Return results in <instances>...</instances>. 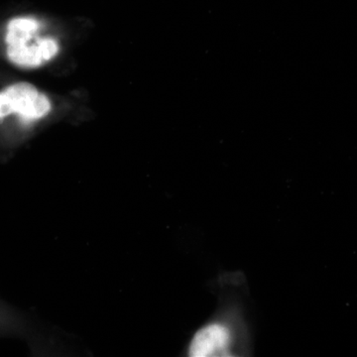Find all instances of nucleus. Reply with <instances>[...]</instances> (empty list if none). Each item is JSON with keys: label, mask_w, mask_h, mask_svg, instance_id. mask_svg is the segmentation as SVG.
<instances>
[{"label": "nucleus", "mask_w": 357, "mask_h": 357, "mask_svg": "<svg viewBox=\"0 0 357 357\" xmlns=\"http://www.w3.org/2000/svg\"><path fill=\"white\" fill-rule=\"evenodd\" d=\"M50 110V100L31 84H14L0 93V119L17 112L25 119H38Z\"/></svg>", "instance_id": "f257e3e1"}, {"label": "nucleus", "mask_w": 357, "mask_h": 357, "mask_svg": "<svg viewBox=\"0 0 357 357\" xmlns=\"http://www.w3.org/2000/svg\"><path fill=\"white\" fill-rule=\"evenodd\" d=\"M236 333L227 321H211L199 328L190 344L189 356L213 357L234 356Z\"/></svg>", "instance_id": "f03ea898"}]
</instances>
